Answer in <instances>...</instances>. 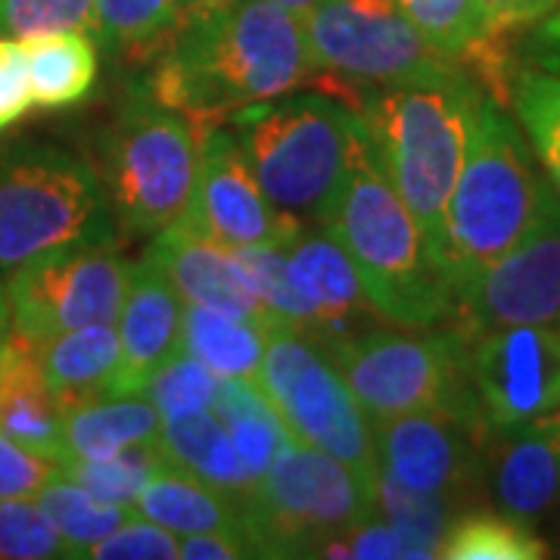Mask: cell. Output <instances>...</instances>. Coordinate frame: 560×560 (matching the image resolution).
Segmentation results:
<instances>
[{"mask_svg": "<svg viewBox=\"0 0 560 560\" xmlns=\"http://www.w3.org/2000/svg\"><path fill=\"white\" fill-rule=\"evenodd\" d=\"M467 377L492 433L558 411L560 327L517 324L482 334L467 346Z\"/></svg>", "mask_w": 560, "mask_h": 560, "instance_id": "16", "label": "cell"}, {"mask_svg": "<svg viewBox=\"0 0 560 560\" xmlns=\"http://www.w3.org/2000/svg\"><path fill=\"white\" fill-rule=\"evenodd\" d=\"M287 268L296 293L308 308V337L320 346L340 342L368 327L389 324L371 305L359 271L346 256L340 243L334 241L324 228L305 231L283 246Z\"/></svg>", "mask_w": 560, "mask_h": 560, "instance_id": "17", "label": "cell"}, {"mask_svg": "<svg viewBox=\"0 0 560 560\" xmlns=\"http://www.w3.org/2000/svg\"><path fill=\"white\" fill-rule=\"evenodd\" d=\"M184 300L153 261H135L119 320V386L116 396H143L153 377L180 352Z\"/></svg>", "mask_w": 560, "mask_h": 560, "instance_id": "20", "label": "cell"}, {"mask_svg": "<svg viewBox=\"0 0 560 560\" xmlns=\"http://www.w3.org/2000/svg\"><path fill=\"white\" fill-rule=\"evenodd\" d=\"M275 3H280V7H287L290 13H296L300 20H305L315 7H318L320 0H275Z\"/></svg>", "mask_w": 560, "mask_h": 560, "instance_id": "47", "label": "cell"}, {"mask_svg": "<svg viewBox=\"0 0 560 560\" xmlns=\"http://www.w3.org/2000/svg\"><path fill=\"white\" fill-rule=\"evenodd\" d=\"M178 25V0H97L94 38L119 60L153 62Z\"/></svg>", "mask_w": 560, "mask_h": 560, "instance_id": "29", "label": "cell"}, {"mask_svg": "<svg viewBox=\"0 0 560 560\" xmlns=\"http://www.w3.org/2000/svg\"><path fill=\"white\" fill-rule=\"evenodd\" d=\"M40 374L62 408L116 396L119 386V330L116 324H88L35 342Z\"/></svg>", "mask_w": 560, "mask_h": 560, "instance_id": "22", "label": "cell"}, {"mask_svg": "<svg viewBox=\"0 0 560 560\" xmlns=\"http://www.w3.org/2000/svg\"><path fill=\"white\" fill-rule=\"evenodd\" d=\"M32 103L40 109H62L81 103L97 81V40L88 32H57L22 40Z\"/></svg>", "mask_w": 560, "mask_h": 560, "instance_id": "27", "label": "cell"}, {"mask_svg": "<svg viewBox=\"0 0 560 560\" xmlns=\"http://www.w3.org/2000/svg\"><path fill=\"white\" fill-rule=\"evenodd\" d=\"M480 101L482 88L464 72L442 84L371 88L349 106L381 172L418 221L436 265L445 237V209L467 156Z\"/></svg>", "mask_w": 560, "mask_h": 560, "instance_id": "2", "label": "cell"}, {"mask_svg": "<svg viewBox=\"0 0 560 560\" xmlns=\"http://www.w3.org/2000/svg\"><path fill=\"white\" fill-rule=\"evenodd\" d=\"M492 427L448 408L374 420L377 470L408 489L470 508L482 495L486 445Z\"/></svg>", "mask_w": 560, "mask_h": 560, "instance_id": "14", "label": "cell"}, {"mask_svg": "<svg viewBox=\"0 0 560 560\" xmlns=\"http://www.w3.org/2000/svg\"><path fill=\"white\" fill-rule=\"evenodd\" d=\"M160 411L147 396H103L62 408L69 458H106L131 445H150L160 442Z\"/></svg>", "mask_w": 560, "mask_h": 560, "instance_id": "23", "label": "cell"}, {"mask_svg": "<svg viewBox=\"0 0 560 560\" xmlns=\"http://www.w3.org/2000/svg\"><path fill=\"white\" fill-rule=\"evenodd\" d=\"M249 172L278 209L324 221L352 168L359 119L327 94L265 101L231 116Z\"/></svg>", "mask_w": 560, "mask_h": 560, "instance_id": "5", "label": "cell"}, {"mask_svg": "<svg viewBox=\"0 0 560 560\" xmlns=\"http://www.w3.org/2000/svg\"><path fill=\"white\" fill-rule=\"evenodd\" d=\"M467 346L470 340L452 324H377L324 346V352L334 359L346 386L371 420L399 418L427 408L482 418L467 377Z\"/></svg>", "mask_w": 560, "mask_h": 560, "instance_id": "9", "label": "cell"}, {"mask_svg": "<svg viewBox=\"0 0 560 560\" xmlns=\"http://www.w3.org/2000/svg\"><path fill=\"white\" fill-rule=\"evenodd\" d=\"M35 501L47 514V521L57 526V533L69 548V558H88V551L97 541L138 517V508L101 501L84 486L69 480L62 470H57L50 480L44 482V489L35 495Z\"/></svg>", "mask_w": 560, "mask_h": 560, "instance_id": "30", "label": "cell"}, {"mask_svg": "<svg viewBox=\"0 0 560 560\" xmlns=\"http://www.w3.org/2000/svg\"><path fill=\"white\" fill-rule=\"evenodd\" d=\"M60 464L0 433V499H35Z\"/></svg>", "mask_w": 560, "mask_h": 560, "instance_id": "41", "label": "cell"}, {"mask_svg": "<svg viewBox=\"0 0 560 560\" xmlns=\"http://www.w3.org/2000/svg\"><path fill=\"white\" fill-rule=\"evenodd\" d=\"M315 79L337 101L399 84H442L464 75L405 20L396 0H320L302 20Z\"/></svg>", "mask_w": 560, "mask_h": 560, "instance_id": "10", "label": "cell"}, {"mask_svg": "<svg viewBox=\"0 0 560 560\" xmlns=\"http://www.w3.org/2000/svg\"><path fill=\"white\" fill-rule=\"evenodd\" d=\"M558 7L560 0H474L482 35L492 38H517Z\"/></svg>", "mask_w": 560, "mask_h": 560, "instance_id": "42", "label": "cell"}, {"mask_svg": "<svg viewBox=\"0 0 560 560\" xmlns=\"http://www.w3.org/2000/svg\"><path fill=\"white\" fill-rule=\"evenodd\" d=\"M215 411L224 420L231 440L237 445L243 467L249 474V480L256 482L275 464L280 452L290 445V433L278 418L275 405L261 393L256 381L246 377H221L219 399Z\"/></svg>", "mask_w": 560, "mask_h": 560, "instance_id": "28", "label": "cell"}, {"mask_svg": "<svg viewBox=\"0 0 560 560\" xmlns=\"http://www.w3.org/2000/svg\"><path fill=\"white\" fill-rule=\"evenodd\" d=\"M371 517L377 486L296 440L241 495V533L253 558H324Z\"/></svg>", "mask_w": 560, "mask_h": 560, "instance_id": "6", "label": "cell"}, {"mask_svg": "<svg viewBox=\"0 0 560 560\" xmlns=\"http://www.w3.org/2000/svg\"><path fill=\"white\" fill-rule=\"evenodd\" d=\"M140 517L160 523L172 533H209V529H241V499L206 486L197 477L165 464L156 470L135 501Z\"/></svg>", "mask_w": 560, "mask_h": 560, "instance_id": "25", "label": "cell"}, {"mask_svg": "<svg viewBox=\"0 0 560 560\" xmlns=\"http://www.w3.org/2000/svg\"><path fill=\"white\" fill-rule=\"evenodd\" d=\"M231 3H234V0H178L180 22L215 16V13H221V10H228Z\"/></svg>", "mask_w": 560, "mask_h": 560, "instance_id": "46", "label": "cell"}, {"mask_svg": "<svg viewBox=\"0 0 560 560\" xmlns=\"http://www.w3.org/2000/svg\"><path fill=\"white\" fill-rule=\"evenodd\" d=\"M219 389V374L209 364H202L200 359H194L190 352L180 349L178 355L168 361L153 377V383L147 386V399L156 405L162 420H168L187 415V411L215 408Z\"/></svg>", "mask_w": 560, "mask_h": 560, "instance_id": "37", "label": "cell"}, {"mask_svg": "<svg viewBox=\"0 0 560 560\" xmlns=\"http://www.w3.org/2000/svg\"><path fill=\"white\" fill-rule=\"evenodd\" d=\"M256 383L293 440L342 460L361 480L377 486L374 420L320 342L293 327H271Z\"/></svg>", "mask_w": 560, "mask_h": 560, "instance_id": "11", "label": "cell"}, {"mask_svg": "<svg viewBox=\"0 0 560 560\" xmlns=\"http://www.w3.org/2000/svg\"><path fill=\"white\" fill-rule=\"evenodd\" d=\"M482 495L495 511L536 526L560 508V448L548 418L495 430L486 445Z\"/></svg>", "mask_w": 560, "mask_h": 560, "instance_id": "18", "label": "cell"}, {"mask_svg": "<svg viewBox=\"0 0 560 560\" xmlns=\"http://www.w3.org/2000/svg\"><path fill=\"white\" fill-rule=\"evenodd\" d=\"M180 560H241L253 558L249 545L241 529H209V533H190L178 545Z\"/></svg>", "mask_w": 560, "mask_h": 560, "instance_id": "44", "label": "cell"}, {"mask_svg": "<svg viewBox=\"0 0 560 560\" xmlns=\"http://www.w3.org/2000/svg\"><path fill=\"white\" fill-rule=\"evenodd\" d=\"M548 541L501 511H460L440 545L445 560H541Z\"/></svg>", "mask_w": 560, "mask_h": 560, "instance_id": "31", "label": "cell"}, {"mask_svg": "<svg viewBox=\"0 0 560 560\" xmlns=\"http://www.w3.org/2000/svg\"><path fill=\"white\" fill-rule=\"evenodd\" d=\"M312 79L315 60L300 16L275 0H234L215 16L180 22L143 88L194 125H224Z\"/></svg>", "mask_w": 560, "mask_h": 560, "instance_id": "1", "label": "cell"}, {"mask_svg": "<svg viewBox=\"0 0 560 560\" xmlns=\"http://www.w3.org/2000/svg\"><path fill=\"white\" fill-rule=\"evenodd\" d=\"M69 548L35 499H0V560H57Z\"/></svg>", "mask_w": 560, "mask_h": 560, "instance_id": "38", "label": "cell"}, {"mask_svg": "<svg viewBox=\"0 0 560 560\" xmlns=\"http://www.w3.org/2000/svg\"><path fill=\"white\" fill-rule=\"evenodd\" d=\"M460 511L464 508H458L455 501L408 489L389 474L377 470V514L393 526H399L411 539H418L423 548H430L433 558H440L442 539Z\"/></svg>", "mask_w": 560, "mask_h": 560, "instance_id": "34", "label": "cell"}, {"mask_svg": "<svg viewBox=\"0 0 560 560\" xmlns=\"http://www.w3.org/2000/svg\"><path fill=\"white\" fill-rule=\"evenodd\" d=\"M160 445L168 464H175L178 470L197 477L212 489L241 499L253 486L237 455V445L215 408H200V411L162 420Z\"/></svg>", "mask_w": 560, "mask_h": 560, "instance_id": "24", "label": "cell"}, {"mask_svg": "<svg viewBox=\"0 0 560 560\" xmlns=\"http://www.w3.org/2000/svg\"><path fill=\"white\" fill-rule=\"evenodd\" d=\"M135 261L119 253V241H81L40 253L0 280L7 324L28 342L57 334L116 324Z\"/></svg>", "mask_w": 560, "mask_h": 560, "instance_id": "12", "label": "cell"}, {"mask_svg": "<svg viewBox=\"0 0 560 560\" xmlns=\"http://www.w3.org/2000/svg\"><path fill=\"white\" fill-rule=\"evenodd\" d=\"M143 256L172 280L184 302H197L206 308L261 320L265 327H278L265 302L259 300L237 249L206 241L187 231L184 224H172L153 234V243L147 246Z\"/></svg>", "mask_w": 560, "mask_h": 560, "instance_id": "19", "label": "cell"}, {"mask_svg": "<svg viewBox=\"0 0 560 560\" xmlns=\"http://www.w3.org/2000/svg\"><path fill=\"white\" fill-rule=\"evenodd\" d=\"M32 84L22 40L0 38V131L32 109Z\"/></svg>", "mask_w": 560, "mask_h": 560, "instance_id": "43", "label": "cell"}, {"mask_svg": "<svg viewBox=\"0 0 560 560\" xmlns=\"http://www.w3.org/2000/svg\"><path fill=\"white\" fill-rule=\"evenodd\" d=\"M0 433L54 464H66L62 411L40 374L35 342L20 337L0 312Z\"/></svg>", "mask_w": 560, "mask_h": 560, "instance_id": "21", "label": "cell"}, {"mask_svg": "<svg viewBox=\"0 0 560 560\" xmlns=\"http://www.w3.org/2000/svg\"><path fill=\"white\" fill-rule=\"evenodd\" d=\"M320 228L346 249L368 300L389 324L440 327L452 320L455 293L415 215L381 172L361 125L352 168Z\"/></svg>", "mask_w": 560, "mask_h": 560, "instance_id": "3", "label": "cell"}, {"mask_svg": "<svg viewBox=\"0 0 560 560\" xmlns=\"http://www.w3.org/2000/svg\"><path fill=\"white\" fill-rule=\"evenodd\" d=\"M101 172L54 143L0 147V280L57 246L119 241Z\"/></svg>", "mask_w": 560, "mask_h": 560, "instance_id": "7", "label": "cell"}, {"mask_svg": "<svg viewBox=\"0 0 560 560\" xmlns=\"http://www.w3.org/2000/svg\"><path fill=\"white\" fill-rule=\"evenodd\" d=\"M0 312H3V305H0Z\"/></svg>", "mask_w": 560, "mask_h": 560, "instance_id": "50", "label": "cell"}, {"mask_svg": "<svg viewBox=\"0 0 560 560\" xmlns=\"http://www.w3.org/2000/svg\"><path fill=\"white\" fill-rule=\"evenodd\" d=\"M200 162V125L131 91L101 140V180L113 215L131 234H160L190 206Z\"/></svg>", "mask_w": 560, "mask_h": 560, "instance_id": "8", "label": "cell"}, {"mask_svg": "<svg viewBox=\"0 0 560 560\" xmlns=\"http://www.w3.org/2000/svg\"><path fill=\"white\" fill-rule=\"evenodd\" d=\"M560 320V197L504 256L486 265L455 296L452 327L467 340L517 324Z\"/></svg>", "mask_w": 560, "mask_h": 560, "instance_id": "13", "label": "cell"}, {"mask_svg": "<svg viewBox=\"0 0 560 560\" xmlns=\"http://www.w3.org/2000/svg\"><path fill=\"white\" fill-rule=\"evenodd\" d=\"M548 418V423H551V430H555V442H558L560 448V408L558 411H551V415H545Z\"/></svg>", "mask_w": 560, "mask_h": 560, "instance_id": "48", "label": "cell"}, {"mask_svg": "<svg viewBox=\"0 0 560 560\" xmlns=\"http://www.w3.org/2000/svg\"><path fill=\"white\" fill-rule=\"evenodd\" d=\"M558 539H560V526H558Z\"/></svg>", "mask_w": 560, "mask_h": 560, "instance_id": "49", "label": "cell"}, {"mask_svg": "<svg viewBox=\"0 0 560 560\" xmlns=\"http://www.w3.org/2000/svg\"><path fill=\"white\" fill-rule=\"evenodd\" d=\"M405 20L411 22L436 54L458 62L477 50L486 35H482L474 0H396Z\"/></svg>", "mask_w": 560, "mask_h": 560, "instance_id": "35", "label": "cell"}, {"mask_svg": "<svg viewBox=\"0 0 560 560\" xmlns=\"http://www.w3.org/2000/svg\"><path fill=\"white\" fill-rule=\"evenodd\" d=\"M555 187L536 172V153L504 106L482 94L467 156L445 209L440 268L452 293L504 256L539 221Z\"/></svg>", "mask_w": 560, "mask_h": 560, "instance_id": "4", "label": "cell"}, {"mask_svg": "<svg viewBox=\"0 0 560 560\" xmlns=\"http://www.w3.org/2000/svg\"><path fill=\"white\" fill-rule=\"evenodd\" d=\"M165 464L168 458L162 455L160 442H150V445L121 448L106 458H69L66 464H60V470L101 501L135 508L143 486Z\"/></svg>", "mask_w": 560, "mask_h": 560, "instance_id": "33", "label": "cell"}, {"mask_svg": "<svg viewBox=\"0 0 560 560\" xmlns=\"http://www.w3.org/2000/svg\"><path fill=\"white\" fill-rule=\"evenodd\" d=\"M324 558H361V560H427L433 558L430 548H423L418 539H411L408 533H401L399 526L383 521L381 514L355 526L352 533H346L337 539Z\"/></svg>", "mask_w": 560, "mask_h": 560, "instance_id": "39", "label": "cell"}, {"mask_svg": "<svg viewBox=\"0 0 560 560\" xmlns=\"http://www.w3.org/2000/svg\"><path fill=\"white\" fill-rule=\"evenodd\" d=\"M268 330L261 320L206 308L184 302L180 308V349L209 364L219 377H246L256 381Z\"/></svg>", "mask_w": 560, "mask_h": 560, "instance_id": "26", "label": "cell"}, {"mask_svg": "<svg viewBox=\"0 0 560 560\" xmlns=\"http://www.w3.org/2000/svg\"><path fill=\"white\" fill-rule=\"evenodd\" d=\"M97 28V0H0V38H38Z\"/></svg>", "mask_w": 560, "mask_h": 560, "instance_id": "36", "label": "cell"}, {"mask_svg": "<svg viewBox=\"0 0 560 560\" xmlns=\"http://www.w3.org/2000/svg\"><path fill=\"white\" fill-rule=\"evenodd\" d=\"M511 106L536 160L560 197V72L521 66L511 88Z\"/></svg>", "mask_w": 560, "mask_h": 560, "instance_id": "32", "label": "cell"}, {"mask_svg": "<svg viewBox=\"0 0 560 560\" xmlns=\"http://www.w3.org/2000/svg\"><path fill=\"white\" fill-rule=\"evenodd\" d=\"M178 224L228 249H253L287 246L305 221L268 200L228 128L200 125L197 184Z\"/></svg>", "mask_w": 560, "mask_h": 560, "instance_id": "15", "label": "cell"}, {"mask_svg": "<svg viewBox=\"0 0 560 560\" xmlns=\"http://www.w3.org/2000/svg\"><path fill=\"white\" fill-rule=\"evenodd\" d=\"M526 32H529L526 40L517 44V57H523L529 66L560 72V7Z\"/></svg>", "mask_w": 560, "mask_h": 560, "instance_id": "45", "label": "cell"}, {"mask_svg": "<svg viewBox=\"0 0 560 560\" xmlns=\"http://www.w3.org/2000/svg\"><path fill=\"white\" fill-rule=\"evenodd\" d=\"M178 533L165 529L160 523L147 521V517H135L116 533H109L101 539L88 558L94 560H175L178 558Z\"/></svg>", "mask_w": 560, "mask_h": 560, "instance_id": "40", "label": "cell"}]
</instances>
